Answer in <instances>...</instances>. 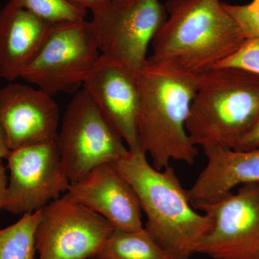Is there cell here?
<instances>
[{
	"label": "cell",
	"instance_id": "6da1fadb",
	"mask_svg": "<svg viewBox=\"0 0 259 259\" xmlns=\"http://www.w3.org/2000/svg\"><path fill=\"white\" fill-rule=\"evenodd\" d=\"M139 93L138 134L141 149L158 170L171 161L192 164L198 155L187 131L198 76L148 60L136 70Z\"/></svg>",
	"mask_w": 259,
	"mask_h": 259
},
{
	"label": "cell",
	"instance_id": "7a4b0ae2",
	"mask_svg": "<svg viewBox=\"0 0 259 259\" xmlns=\"http://www.w3.org/2000/svg\"><path fill=\"white\" fill-rule=\"evenodd\" d=\"M166 21L148 60L200 75L215 69L245 37L221 0H167Z\"/></svg>",
	"mask_w": 259,
	"mask_h": 259
},
{
	"label": "cell",
	"instance_id": "3957f363",
	"mask_svg": "<svg viewBox=\"0 0 259 259\" xmlns=\"http://www.w3.org/2000/svg\"><path fill=\"white\" fill-rule=\"evenodd\" d=\"M137 194L145 228L175 259H190L212 227L208 214L196 211L173 167L156 169L143 151H128L113 163Z\"/></svg>",
	"mask_w": 259,
	"mask_h": 259
},
{
	"label": "cell",
	"instance_id": "277c9868",
	"mask_svg": "<svg viewBox=\"0 0 259 259\" xmlns=\"http://www.w3.org/2000/svg\"><path fill=\"white\" fill-rule=\"evenodd\" d=\"M258 120V75L231 67L198 75L186 125L196 147L233 149Z\"/></svg>",
	"mask_w": 259,
	"mask_h": 259
},
{
	"label": "cell",
	"instance_id": "5b68a950",
	"mask_svg": "<svg viewBox=\"0 0 259 259\" xmlns=\"http://www.w3.org/2000/svg\"><path fill=\"white\" fill-rule=\"evenodd\" d=\"M100 55L91 22L51 25L20 78L52 97L71 93L83 86Z\"/></svg>",
	"mask_w": 259,
	"mask_h": 259
},
{
	"label": "cell",
	"instance_id": "8992f818",
	"mask_svg": "<svg viewBox=\"0 0 259 259\" xmlns=\"http://www.w3.org/2000/svg\"><path fill=\"white\" fill-rule=\"evenodd\" d=\"M55 142L71 183L97 166L115 163L129 151L83 89L69 102Z\"/></svg>",
	"mask_w": 259,
	"mask_h": 259
},
{
	"label": "cell",
	"instance_id": "52a82bcc",
	"mask_svg": "<svg viewBox=\"0 0 259 259\" xmlns=\"http://www.w3.org/2000/svg\"><path fill=\"white\" fill-rule=\"evenodd\" d=\"M113 226L65 193L41 209L35 232L38 259L98 256Z\"/></svg>",
	"mask_w": 259,
	"mask_h": 259
},
{
	"label": "cell",
	"instance_id": "ba28073f",
	"mask_svg": "<svg viewBox=\"0 0 259 259\" xmlns=\"http://www.w3.org/2000/svg\"><path fill=\"white\" fill-rule=\"evenodd\" d=\"M93 13L90 22L101 54L135 70L147 61L148 48L167 18L159 0L110 1Z\"/></svg>",
	"mask_w": 259,
	"mask_h": 259
},
{
	"label": "cell",
	"instance_id": "9c48e42d",
	"mask_svg": "<svg viewBox=\"0 0 259 259\" xmlns=\"http://www.w3.org/2000/svg\"><path fill=\"white\" fill-rule=\"evenodd\" d=\"M3 210L14 214L41 210L71 185L55 141L12 151Z\"/></svg>",
	"mask_w": 259,
	"mask_h": 259
},
{
	"label": "cell",
	"instance_id": "30bf717a",
	"mask_svg": "<svg viewBox=\"0 0 259 259\" xmlns=\"http://www.w3.org/2000/svg\"><path fill=\"white\" fill-rule=\"evenodd\" d=\"M212 221L196 253L212 259H259V182L201 207Z\"/></svg>",
	"mask_w": 259,
	"mask_h": 259
},
{
	"label": "cell",
	"instance_id": "8fae6325",
	"mask_svg": "<svg viewBox=\"0 0 259 259\" xmlns=\"http://www.w3.org/2000/svg\"><path fill=\"white\" fill-rule=\"evenodd\" d=\"M82 87L130 151H142L138 134L136 70L101 54Z\"/></svg>",
	"mask_w": 259,
	"mask_h": 259
},
{
	"label": "cell",
	"instance_id": "7c38bea8",
	"mask_svg": "<svg viewBox=\"0 0 259 259\" xmlns=\"http://www.w3.org/2000/svg\"><path fill=\"white\" fill-rule=\"evenodd\" d=\"M59 109L38 88L10 83L0 88V127L10 151L55 141Z\"/></svg>",
	"mask_w": 259,
	"mask_h": 259
},
{
	"label": "cell",
	"instance_id": "4fadbf2b",
	"mask_svg": "<svg viewBox=\"0 0 259 259\" xmlns=\"http://www.w3.org/2000/svg\"><path fill=\"white\" fill-rule=\"evenodd\" d=\"M66 194L106 219L115 229L144 228L137 194L114 163H105L71 183Z\"/></svg>",
	"mask_w": 259,
	"mask_h": 259
},
{
	"label": "cell",
	"instance_id": "5bb4252c",
	"mask_svg": "<svg viewBox=\"0 0 259 259\" xmlns=\"http://www.w3.org/2000/svg\"><path fill=\"white\" fill-rule=\"evenodd\" d=\"M207 164L190 190L196 209L221 200L238 186L259 182V147L247 151L226 148L204 150Z\"/></svg>",
	"mask_w": 259,
	"mask_h": 259
},
{
	"label": "cell",
	"instance_id": "9a60e30c",
	"mask_svg": "<svg viewBox=\"0 0 259 259\" xmlns=\"http://www.w3.org/2000/svg\"><path fill=\"white\" fill-rule=\"evenodd\" d=\"M51 26L9 2L0 10V78L10 81L20 78Z\"/></svg>",
	"mask_w": 259,
	"mask_h": 259
},
{
	"label": "cell",
	"instance_id": "2e32d148",
	"mask_svg": "<svg viewBox=\"0 0 259 259\" xmlns=\"http://www.w3.org/2000/svg\"><path fill=\"white\" fill-rule=\"evenodd\" d=\"M98 257L104 259H175L155 241L146 228L114 229Z\"/></svg>",
	"mask_w": 259,
	"mask_h": 259
},
{
	"label": "cell",
	"instance_id": "e0dca14e",
	"mask_svg": "<svg viewBox=\"0 0 259 259\" xmlns=\"http://www.w3.org/2000/svg\"><path fill=\"white\" fill-rule=\"evenodd\" d=\"M41 210L22 215L20 220L0 230V259H34L35 232Z\"/></svg>",
	"mask_w": 259,
	"mask_h": 259
},
{
	"label": "cell",
	"instance_id": "ac0fdd59",
	"mask_svg": "<svg viewBox=\"0 0 259 259\" xmlns=\"http://www.w3.org/2000/svg\"><path fill=\"white\" fill-rule=\"evenodd\" d=\"M12 4L28 10L51 25L85 20L88 10L70 0H8Z\"/></svg>",
	"mask_w": 259,
	"mask_h": 259
},
{
	"label": "cell",
	"instance_id": "d6986e66",
	"mask_svg": "<svg viewBox=\"0 0 259 259\" xmlns=\"http://www.w3.org/2000/svg\"><path fill=\"white\" fill-rule=\"evenodd\" d=\"M218 67L236 68L259 76V36L245 39L241 47Z\"/></svg>",
	"mask_w": 259,
	"mask_h": 259
},
{
	"label": "cell",
	"instance_id": "ffe728a7",
	"mask_svg": "<svg viewBox=\"0 0 259 259\" xmlns=\"http://www.w3.org/2000/svg\"><path fill=\"white\" fill-rule=\"evenodd\" d=\"M224 6L246 38L259 36V0H253L246 5L224 3Z\"/></svg>",
	"mask_w": 259,
	"mask_h": 259
},
{
	"label": "cell",
	"instance_id": "44dd1931",
	"mask_svg": "<svg viewBox=\"0 0 259 259\" xmlns=\"http://www.w3.org/2000/svg\"><path fill=\"white\" fill-rule=\"evenodd\" d=\"M259 147V120L253 128L242 138L233 149L237 151H247Z\"/></svg>",
	"mask_w": 259,
	"mask_h": 259
},
{
	"label": "cell",
	"instance_id": "7402d4cb",
	"mask_svg": "<svg viewBox=\"0 0 259 259\" xmlns=\"http://www.w3.org/2000/svg\"><path fill=\"white\" fill-rule=\"evenodd\" d=\"M70 1L83 9L90 10L92 12H94L106 5L111 0H70Z\"/></svg>",
	"mask_w": 259,
	"mask_h": 259
},
{
	"label": "cell",
	"instance_id": "603a6c76",
	"mask_svg": "<svg viewBox=\"0 0 259 259\" xmlns=\"http://www.w3.org/2000/svg\"><path fill=\"white\" fill-rule=\"evenodd\" d=\"M8 176L7 175L6 168L0 163V211L3 209L7 186H8Z\"/></svg>",
	"mask_w": 259,
	"mask_h": 259
},
{
	"label": "cell",
	"instance_id": "cb8c5ba5",
	"mask_svg": "<svg viewBox=\"0 0 259 259\" xmlns=\"http://www.w3.org/2000/svg\"><path fill=\"white\" fill-rule=\"evenodd\" d=\"M10 152L11 151L8 147L4 133L0 127V163H1L2 160L8 158Z\"/></svg>",
	"mask_w": 259,
	"mask_h": 259
},
{
	"label": "cell",
	"instance_id": "d4e9b609",
	"mask_svg": "<svg viewBox=\"0 0 259 259\" xmlns=\"http://www.w3.org/2000/svg\"><path fill=\"white\" fill-rule=\"evenodd\" d=\"M134 1V0H111V2L117 4H122V3H129V2Z\"/></svg>",
	"mask_w": 259,
	"mask_h": 259
},
{
	"label": "cell",
	"instance_id": "484cf974",
	"mask_svg": "<svg viewBox=\"0 0 259 259\" xmlns=\"http://www.w3.org/2000/svg\"><path fill=\"white\" fill-rule=\"evenodd\" d=\"M88 259H104V258H100V257L96 256V257H93V258H88Z\"/></svg>",
	"mask_w": 259,
	"mask_h": 259
}]
</instances>
